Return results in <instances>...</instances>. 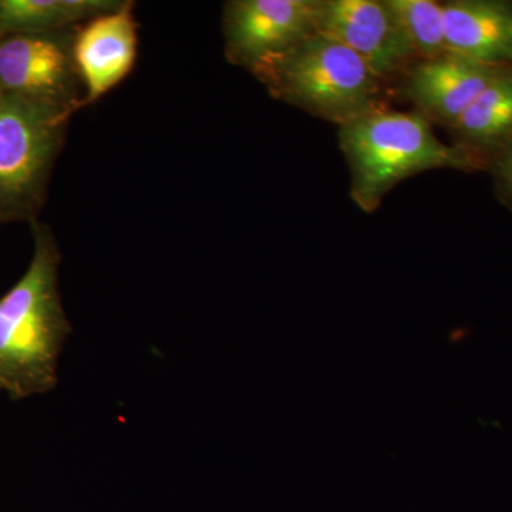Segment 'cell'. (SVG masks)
<instances>
[{
    "mask_svg": "<svg viewBox=\"0 0 512 512\" xmlns=\"http://www.w3.org/2000/svg\"><path fill=\"white\" fill-rule=\"evenodd\" d=\"M60 254L47 229H35L28 269L0 298V390L22 400L55 389L70 335L59 289Z\"/></svg>",
    "mask_w": 512,
    "mask_h": 512,
    "instance_id": "obj_1",
    "label": "cell"
},
{
    "mask_svg": "<svg viewBox=\"0 0 512 512\" xmlns=\"http://www.w3.org/2000/svg\"><path fill=\"white\" fill-rule=\"evenodd\" d=\"M339 141L352 174L350 195L365 212L375 211L394 185L414 174L478 165L466 148L444 144L420 114L372 111L340 127Z\"/></svg>",
    "mask_w": 512,
    "mask_h": 512,
    "instance_id": "obj_2",
    "label": "cell"
},
{
    "mask_svg": "<svg viewBox=\"0 0 512 512\" xmlns=\"http://www.w3.org/2000/svg\"><path fill=\"white\" fill-rule=\"evenodd\" d=\"M276 99L340 127L383 109L380 80L348 47L313 33L251 72Z\"/></svg>",
    "mask_w": 512,
    "mask_h": 512,
    "instance_id": "obj_3",
    "label": "cell"
},
{
    "mask_svg": "<svg viewBox=\"0 0 512 512\" xmlns=\"http://www.w3.org/2000/svg\"><path fill=\"white\" fill-rule=\"evenodd\" d=\"M72 111L0 90V217L32 211Z\"/></svg>",
    "mask_w": 512,
    "mask_h": 512,
    "instance_id": "obj_4",
    "label": "cell"
},
{
    "mask_svg": "<svg viewBox=\"0 0 512 512\" xmlns=\"http://www.w3.org/2000/svg\"><path fill=\"white\" fill-rule=\"evenodd\" d=\"M72 33L0 36V90L25 99L82 109L83 90L74 69Z\"/></svg>",
    "mask_w": 512,
    "mask_h": 512,
    "instance_id": "obj_5",
    "label": "cell"
},
{
    "mask_svg": "<svg viewBox=\"0 0 512 512\" xmlns=\"http://www.w3.org/2000/svg\"><path fill=\"white\" fill-rule=\"evenodd\" d=\"M320 0H232L224 9L225 55L249 72L316 33Z\"/></svg>",
    "mask_w": 512,
    "mask_h": 512,
    "instance_id": "obj_6",
    "label": "cell"
},
{
    "mask_svg": "<svg viewBox=\"0 0 512 512\" xmlns=\"http://www.w3.org/2000/svg\"><path fill=\"white\" fill-rule=\"evenodd\" d=\"M316 33L348 47L379 80L417 60L384 0H320Z\"/></svg>",
    "mask_w": 512,
    "mask_h": 512,
    "instance_id": "obj_7",
    "label": "cell"
},
{
    "mask_svg": "<svg viewBox=\"0 0 512 512\" xmlns=\"http://www.w3.org/2000/svg\"><path fill=\"white\" fill-rule=\"evenodd\" d=\"M138 26L133 2L101 13L73 32L74 69L83 90L82 107L103 99L134 69Z\"/></svg>",
    "mask_w": 512,
    "mask_h": 512,
    "instance_id": "obj_8",
    "label": "cell"
},
{
    "mask_svg": "<svg viewBox=\"0 0 512 512\" xmlns=\"http://www.w3.org/2000/svg\"><path fill=\"white\" fill-rule=\"evenodd\" d=\"M505 69L446 52L417 60L404 80V93L431 119L453 127Z\"/></svg>",
    "mask_w": 512,
    "mask_h": 512,
    "instance_id": "obj_9",
    "label": "cell"
},
{
    "mask_svg": "<svg viewBox=\"0 0 512 512\" xmlns=\"http://www.w3.org/2000/svg\"><path fill=\"white\" fill-rule=\"evenodd\" d=\"M446 49L497 67H512V5L494 0L444 3Z\"/></svg>",
    "mask_w": 512,
    "mask_h": 512,
    "instance_id": "obj_10",
    "label": "cell"
},
{
    "mask_svg": "<svg viewBox=\"0 0 512 512\" xmlns=\"http://www.w3.org/2000/svg\"><path fill=\"white\" fill-rule=\"evenodd\" d=\"M120 3L117 0H0V36L79 28Z\"/></svg>",
    "mask_w": 512,
    "mask_h": 512,
    "instance_id": "obj_11",
    "label": "cell"
},
{
    "mask_svg": "<svg viewBox=\"0 0 512 512\" xmlns=\"http://www.w3.org/2000/svg\"><path fill=\"white\" fill-rule=\"evenodd\" d=\"M451 128L476 147L501 146L512 140V67L488 84Z\"/></svg>",
    "mask_w": 512,
    "mask_h": 512,
    "instance_id": "obj_12",
    "label": "cell"
},
{
    "mask_svg": "<svg viewBox=\"0 0 512 512\" xmlns=\"http://www.w3.org/2000/svg\"><path fill=\"white\" fill-rule=\"evenodd\" d=\"M417 60L434 59L446 49L444 5L433 0H384Z\"/></svg>",
    "mask_w": 512,
    "mask_h": 512,
    "instance_id": "obj_13",
    "label": "cell"
},
{
    "mask_svg": "<svg viewBox=\"0 0 512 512\" xmlns=\"http://www.w3.org/2000/svg\"><path fill=\"white\" fill-rule=\"evenodd\" d=\"M498 177L512 195V143L508 144L497 163Z\"/></svg>",
    "mask_w": 512,
    "mask_h": 512,
    "instance_id": "obj_14",
    "label": "cell"
}]
</instances>
